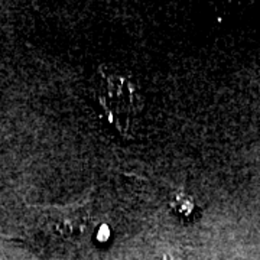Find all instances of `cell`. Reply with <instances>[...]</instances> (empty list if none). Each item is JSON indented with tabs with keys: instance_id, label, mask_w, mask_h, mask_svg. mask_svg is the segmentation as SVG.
<instances>
[{
	"instance_id": "3",
	"label": "cell",
	"mask_w": 260,
	"mask_h": 260,
	"mask_svg": "<svg viewBox=\"0 0 260 260\" xmlns=\"http://www.w3.org/2000/svg\"><path fill=\"white\" fill-rule=\"evenodd\" d=\"M171 208L174 210V213L182 217L184 220H194L195 214L198 211L195 203L185 194H181L175 197L172 201H171Z\"/></svg>"
},
{
	"instance_id": "2",
	"label": "cell",
	"mask_w": 260,
	"mask_h": 260,
	"mask_svg": "<svg viewBox=\"0 0 260 260\" xmlns=\"http://www.w3.org/2000/svg\"><path fill=\"white\" fill-rule=\"evenodd\" d=\"M91 201H80L67 207L42 208L37 217V234L55 244H83L93 232Z\"/></svg>"
},
{
	"instance_id": "1",
	"label": "cell",
	"mask_w": 260,
	"mask_h": 260,
	"mask_svg": "<svg viewBox=\"0 0 260 260\" xmlns=\"http://www.w3.org/2000/svg\"><path fill=\"white\" fill-rule=\"evenodd\" d=\"M94 91L104 117L124 138H130L143 107L138 84L130 75L113 67L102 65L95 77Z\"/></svg>"
},
{
	"instance_id": "4",
	"label": "cell",
	"mask_w": 260,
	"mask_h": 260,
	"mask_svg": "<svg viewBox=\"0 0 260 260\" xmlns=\"http://www.w3.org/2000/svg\"><path fill=\"white\" fill-rule=\"evenodd\" d=\"M164 260H179V259L174 257V256H171V254H165V256H164Z\"/></svg>"
}]
</instances>
